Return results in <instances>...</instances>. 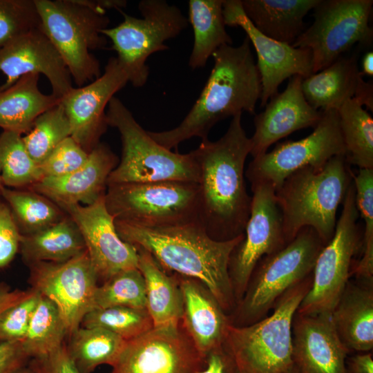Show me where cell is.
Wrapping results in <instances>:
<instances>
[{
	"label": "cell",
	"instance_id": "6da1fadb",
	"mask_svg": "<svg viewBox=\"0 0 373 373\" xmlns=\"http://www.w3.org/2000/svg\"><path fill=\"white\" fill-rule=\"evenodd\" d=\"M242 114L232 117L219 140H202L191 151L200 170L199 222L217 241L244 234L250 216L251 197L244 169L251 143L242 126Z\"/></svg>",
	"mask_w": 373,
	"mask_h": 373
},
{
	"label": "cell",
	"instance_id": "7a4b0ae2",
	"mask_svg": "<svg viewBox=\"0 0 373 373\" xmlns=\"http://www.w3.org/2000/svg\"><path fill=\"white\" fill-rule=\"evenodd\" d=\"M115 226L124 241L149 252L163 269L200 282L224 311L234 306L228 267L231 254L244 234L217 241L199 222L146 227L115 220Z\"/></svg>",
	"mask_w": 373,
	"mask_h": 373
},
{
	"label": "cell",
	"instance_id": "3957f363",
	"mask_svg": "<svg viewBox=\"0 0 373 373\" xmlns=\"http://www.w3.org/2000/svg\"><path fill=\"white\" fill-rule=\"evenodd\" d=\"M247 37L238 46L225 45L212 55L213 67L198 99L176 127L147 131L167 149L194 137L208 138L218 122L247 111L255 114L262 94L261 78Z\"/></svg>",
	"mask_w": 373,
	"mask_h": 373
},
{
	"label": "cell",
	"instance_id": "277c9868",
	"mask_svg": "<svg viewBox=\"0 0 373 373\" xmlns=\"http://www.w3.org/2000/svg\"><path fill=\"white\" fill-rule=\"evenodd\" d=\"M345 155H336L319 167L292 173L275 191L286 244L304 227L312 228L323 242L332 238L336 213L352 182Z\"/></svg>",
	"mask_w": 373,
	"mask_h": 373
},
{
	"label": "cell",
	"instance_id": "5b68a950",
	"mask_svg": "<svg viewBox=\"0 0 373 373\" xmlns=\"http://www.w3.org/2000/svg\"><path fill=\"white\" fill-rule=\"evenodd\" d=\"M312 279V274L287 291L265 318L228 325L222 346L234 373H284L293 366L292 322Z\"/></svg>",
	"mask_w": 373,
	"mask_h": 373
},
{
	"label": "cell",
	"instance_id": "8992f818",
	"mask_svg": "<svg viewBox=\"0 0 373 373\" xmlns=\"http://www.w3.org/2000/svg\"><path fill=\"white\" fill-rule=\"evenodd\" d=\"M107 108L108 126L117 129L122 144L120 162L110 173L107 186L160 181L199 182L200 170L191 151L180 154L159 144L115 96Z\"/></svg>",
	"mask_w": 373,
	"mask_h": 373
},
{
	"label": "cell",
	"instance_id": "52a82bcc",
	"mask_svg": "<svg viewBox=\"0 0 373 373\" xmlns=\"http://www.w3.org/2000/svg\"><path fill=\"white\" fill-rule=\"evenodd\" d=\"M40 29L55 47L77 87L101 75L99 60L91 50L104 48L107 38L101 31L110 20L78 0H35Z\"/></svg>",
	"mask_w": 373,
	"mask_h": 373
},
{
	"label": "cell",
	"instance_id": "ba28073f",
	"mask_svg": "<svg viewBox=\"0 0 373 373\" xmlns=\"http://www.w3.org/2000/svg\"><path fill=\"white\" fill-rule=\"evenodd\" d=\"M324 245L317 233L306 227L282 249L262 258L238 303L235 323L231 324L247 325L268 316L287 291L312 274Z\"/></svg>",
	"mask_w": 373,
	"mask_h": 373
},
{
	"label": "cell",
	"instance_id": "9c48e42d",
	"mask_svg": "<svg viewBox=\"0 0 373 373\" xmlns=\"http://www.w3.org/2000/svg\"><path fill=\"white\" fill-rule=\"evenodd\" d=\"M142 17L119 12L124 20L101 33L112 42L117 59L134 87L146 83L149 68L148 57L169 47L165 41L178 36L189 26L188 19L176 6L165 0H142L138 3Z\"/></svg>",
	"mask_w": 373,
	"mask_h": 373
},
{
	"label": "cell",
	"instance_id": "30bf717a",
	"mask_svg": "<svg viewBox=\"0 0 373 373\" xmlns=\"http://www.w3.org/2000/svg\"><path fill=\"white\" fill-rule=\"evenodd\" d=\"M105 203L115 220L146 227L199 222V185L160 181L108 185Z\"/></svg>",
	"mask_w": 373,
	"mask_h": 373
},
{
	"label": "cell",
	"instance_id": "8fae6325",
	"mask_svg": "<svg viewBox=\"0 0 373 373\" xmlns=\"http://www.w3.org/2000/svg\"><path fill=\"white\" fill-rule=\"evenodd\" d=\"M358 218L352 180L343 200L334 235L317 256L310 288L296 313L316 314L332 313L334 310L349 281L352 258L359 247Z\"/></svg>",
	"mask_w": 373,
	"mask_h": 373
},
{
	"label": "cell",
	"instance_id": "7c38bea8",
	"mask_svg": "<svg viewBox=\"0 0 373 373\" xmlns=\"http://www.w3.org/2000/svg\"><path fill=\"white\" fill-rule=\"evenodd\" d=\"M372 0L319 1L314 8V22L291 45L311 50L313 73L329 66L353 45L372 42Z\"/></svg>",
	"mask_w": 373,
	"mask_h": 373
},
{
	"label": "cell",
	"instance_id": "4fadbf2b",
	"mask_svg": "<svg viewBox=\"0 0 373 373\" xmlns=\"http://www.w3.org/2000/svg\"><path fill=\"white\" fill-rule=\"evenodd\" d=\"M338 111H322L311 134L297 141L276 144L269 153L253 158L245 175L251 185L267 183L275 191L294 171L304 166L319 167L336 155H345Z\"/></svg>",
	"mask_w": 373,
	"mask_h": 373
},
{
	"label": "cell",
	"instance_id": "5bb4252c",
	"mask_svg": "<svg viewBox=\"0 0 373 373\" xmlns=\"http://www.w3.org/2000/svg\"><path fill=\"white\" fill-rule=\"evenodd\" d=\"M28 265L31 289L56 305L69 336L94 309L99 278L86 250L66 262H37Z\"/></svg>",
	"mask_w": 373,
	"mask_h": 373
},
{
	"label": "cell",
	"instance_id": "9a60e30c",
	"mask_svg": "<svg viewBox=\"0 0 373 373\" xmlns=\"http://www.w3.org/2000/svg\"><path fill=\"white\" fill-rule=\"evenodd\" d=\"M253 195L249 218L242 239L232 251L229 262V274L236 301L242 299L251 275L258 262L287 244L282 216L269 184L251 186Z\"/></svg>",
	"mask_w": 373,
	"mask_h": 373
},
{
	"label": "cell",
	"instance_id": "2e32d148",
	"mask_svg": "<svg viewBox=\"0 0 373 373\" xmlns=\"http://www.w3.org/2000/svg\"><path fill=\"white\" fill-rule=\"evenodd\" d=\"M205 359L179 327L153 328L126 341L112 373H195Z\"/></svg>",
	"mask_w": 373,
	"mask_h": 373
},
{
	"label": "cell",
	"instance_id": "e0dca14e",
	"mask_svg": "<svg viewBox=\"0 0 373 373\" xmlns=\"http://www.w3.org/2000/svg\"><path fill=\"white\" fill-rule=\"evenodd\" d=\"M222 11L226 26H240L256 50L261 83L260 106L276 93L282 82L294 75L303 79L313 74L310 50L272 39L258 30L245 14L240 0H223Z\"/></svg>",
	"mask_w": 373,
	"mask_h": 373
},
{
	"label": "cell",
	"instance_id": "ac0fdd59",
	"mask_svg": "<svg viewBox=\"0 0 373 373\" xmlns=\"http://www.w3.org/2000/svg\"><path fill=\"white\" fill-rule=\"evenodd\" d=\"M128 82L126 73L115 57L104 73L88 84L73 87L61 99L70 125V137L88 153L99 143L108 124L106 108L115 94Z\"/></svg>",
	"mask_w": 373,
	"mask_h": 373
},
{
	"label": "cell",
	"instance_id": "d6986e66",
	"mask_svg": "<svg viewBox=\"0 0 373 373\" xmlns=\"http://www.w3.org/2000/svg\"><path fill=\"white\" fill-rule=\"evenodd\" d=\"M62 210L81 231L99 279L105 281L119 271L137 268V249L119 237L115 218L106 208L105 194L91 204L70 205Z\"/></svg>",
	"mask_w": 373,
	"mask_h": 373
},
{
	"label": "cell",
	"instance_id": "ffe728a7",
	"mask_svg": "<svg viewBox=\"0 0 373 373\" xmlns=\"http://www.w3.org/2000/svg\"><path fill=\"white\" fill-rule=\"evenodd\" d=\"M0 71L6 77L0 90L27 74L44 75L50 84L52 94L60 99L73 87L64 61L40 28L31 30L0 48Z\"/></svg>",
	"mask_w": 373,
	"mask_h": 373
},
{
	"label": "cell",
	"instance_id": "44dd1931",
	"mask_svg": "<svg viewBox=\"0 0 373 373\" xmlns=\"http://www.w3.org/2000/svg\"><path fill=\"white\" fill-rule=\"evenodd\" d=\"M291 343L293 365L298 373H346L350 351L336 332L332 313L296 312Z\"/></svg>",
	"mask_w": 373,
	"mask_h": 373
},
{
	"label": "cell",
	"instance_id": "7402d4cb",
	"mask_svg": "<svg viewBox=\"0 0 373 373\" xmlns=\"http://www.w3.org/2000/svg\"><path fill=\"white\" fill-rule=\"evenodd\" d=\"M303 78L294 75L287 86L276 93L265 105L262 113L255 115V131L250 137V153L253 158L267 153L269 147L291 133L308 127L314 128L319 122L322 111L311 106L305 99L301 84Z\"/></svg>",
	"mask_w": 373,
	"mask_h": 373
},
{
	"label": "cell",
	"instance_id": "603a6c76",
	"mask_svg": "<svg viewBox=\"0 0 373 373\" xmlns=\"http://www.w3.org/2000/svg\"><path fill=\"white\" fill-rule=\"evenodd\" d=\"M117 162L111 149L99 142L79 169L64 176L41 178L27 189L46 196L61 209L74 204L89 205L106 193L108 178Z\"/></svg>",
	"mask_w": 373,
	"mask_h": 373
},
{
	"label": "cell",
	"instance_id": "cb8c5ba5",
	"mask_svg": "<svg viewBox=\"0 0 373 373\" xmlns=\"http://www.w3.org/2000/svg\"><path fill=\"white\" fill-rule=\"evenodd\" d=\"M182 320L189 338L204 358L222 347L231 323L212 294L198 280L186 278L180 283Z\"/></svg>",
	"mask_w": 373,
	"mask_h": 373
},
{
	"label": "cell",
	"instance_id": "d4e9b609",
	"mask_svg": "<svg viewBox=\"0 0 373 373\" xmlns=\"http://www.w3.org/2000/svg\"><path fill=\"white\" fill-rule=\"evenodd\" d=\"M332 318L339 338L350 351L372 350L373 282L349 280L332 312Z\"/></svg>",
	"mask_w": 373,
	"mask_h": 373
},
{
	"label": "cell",
	"instance_id": "484cf974",
	"mask_svg": "<svg viewBox=\"0 0 373 373\" xmlns=\"http://www.w3.org/2000/svg\"><path fill=\"white\" fill-rule=\"evenodd\" d=\"M243 11L265 36L292 45L303 32L304 17L320 0H240Z\"/></svg>",
	"mask_w": 373,
	"mask_h": 373
},
{
	"label": "cell",
	"instance_id": "4316f807",
	"mask_svg": "<svg viewBox=\"0 0 373 373\" xmlns=\"http://www.w3.org/2000/svg\"><path fill=\"white\" fill-rule=\"evenodd\" d=\"M39 75L27 74L0 90V127L3 131L27 134L36 119L61 99L39 88Z\"/></svg>",
	"mask_w": 373,
	"mask_h": 373
},
{
	"label": "cell",
	"instance_id": "83f0119b",
	"mask_svg": "<svg viewBox=\"0 0 373 373\" xmlns=\"http://www.w3.org/2000/svg\"><path fill=\"white\" fill-rule=\"evenodd\" d=\"M136 248L139 256L137 268L145 283L146 308L153 328L179 327L183 313L180 285L175 278L165 273L149 252Z\"/></svg>",
	"mask_w": 373,
	"mask_h": 373
},
{
	"label": "cell",
	"instance_id": "f1b7e54d",
	"mask_svg": "<svg viewBox=\"0 0 373 373\" xmlns=\"http://www.w3.org/2000/svg\"><path fill=\"white\" fill-rule=\"evenodd\" d=\"M363 77L356 57L341 56L324 69L303 79L301 88L305 99L314 108L338 110L354 97Z\"/></svg>",
	"mask_w": 373,
	"mask_h": 373
},
{
	"label": "cell",
	"instance_id": "f546056e",
	"mask_svg": "<svg viewBox=\"0 0 373 373\" xmlns=\"http://www.w3.org/2000/svg\"><path fill=\"white\" fill-rule=\"evenodd\" d=\"M86 245L77 225L66 213L54 224L33 234L21 235L19 251L24 262H63L82 254Z\"/></svg>",
	"mask_w": 373,
	"mask_h": 373
},
{
	"label": "cell",
	"instance_id": "4dcf8cb0",
	"mask_svg": "<svg viewBox=\"0 0 373 373\" xmlns=\"http://www.w3.org/2000/svg\"><path fill=\"white\" fill-rule=\"evenodd\" d=\"M188 4V21L194 34L189 66L195 70L205 66L215 51L233 41L225 29L223 0H189Z\"/></svg>",
	"mask_w": 373,
	"mask_h": 373
},
{
	"label": "cell",
	"instance_id": "1f68e13d",
	"mask_svg": "<svg viewBox=\"0 0 373 373\" xmlns=\"http://www.w3.org/2000/svg\"><path fill=\"white\" fill-rule=\"evenodd\" d=\"M69 336L66 350L80 373H91L104 364L112 367L126 344L122 337L101 327H79Z\"/></svg>",
	"mask_w": 373,
	"mask_h": 373
},
{
	"label": "cell",
	"instance_id": "d6a6232c",
	"mask_svg": "<svg viewBox=\"0 0 373 373\" xmlns=\"http://www.w3.org/2000/svg\"><path fill=\"white\" fill-rule=\"evenodd\" d=\"M0 196L10 208L21 235L39 232L66 215L52 200L30 189H12L3 186Z\"/></svg>",
	"mask_w": 373,
	"mask_h": 373
},
{
	"label": "cell",
	"instance_id": "836d02e7",
	"mask_svg": "<svg viewBox=\"0 0 373 373\" xmlns=\"http://www.w3.org/2000/svg\"><path fill=\"white\" fill-rule=\"evenodd\" d=\"M337 111L347 164L359 169H373L372 116L354 97Z\"/></svg>",
	"mask_w": 373,
	"mask_h": 373
},
{
	"label": "cell",
	"instance_id": "e575fe53",
	"mask_svg": "<svg viewBox=\"0 0 373 373\" xmlns=\"http://www.w3.org/2000/svg\"><path fill=\"white\" fill-rule=\"evenodd\" d=\"M68 332L56 305L41 295L22 347L30 359L45 358L60 348Z\"/></svg>",
	"mask_w": 373,
	"mask_h": 373
},
{
	"label": "cell",
	"instance_id": "d590c367",
	"mask_svg": "<svg viewBox=\"0 0 373 373\" xmlns=\"http://www.w3.org/2000/svg\"><path fill=\"white\" fill-rule=\"evenodd\" d=\"M0 169L4 186L27 189L41 179L39 166L28 153L20 133H0Z\"/></svg>",
	"mask_w": 373,
	"mask_h": 373
},
{
	"label": "cell",
	"instance_id": "8d00e7d4",
	"mask_svg": "<svg viewBox=\"0 0 373 373\" xmlns=\"http://www.w3.org/2000/svg\"><path fill=\"white\" fill-rule=\"evenodd\" d=\"M70 136V122L60 102L36 119L32 129L23 136V141L32 159L39 164Z\"/></svg>",
	"mask_w": 373,
	"mask_h": 373
},
{
	"label": "cell",
	"instance_id": "74e56055",
	"mask_svg": "<svg viewBox=\"0 0 373 373\" xmlns=\"http://www.w3.org/2000/svg\"><path fill=\"white\" fill-rule=\"evenodd\" d=\"M117 306L146 309L145 283L138 268L119 271L97 287L94 309Z\"/></svg>",
	"mask_w": 373,
	"mask_h": 373
},
{
	"label": "cell",
	"instance_id": "f35d334b",
	"mask_svg": "<svg viewBox=\"0 0 373 373\" xmlns=\"http://www.w3.org/2000/svg\"><path fill=\"white\" fill-rule=\"evenodd\" d=\"M355 202L365 224L363 253L351 275L356 279L373 282V169H359L352 175Z\"/></svg>",
	"mask_w": 373,
	"mask_h": 373
},
{
	"label": "cell",
	"instance_id": "ab89813d",
	"mask_svg": "<svg viewBox=\"0 0 373 373\" xmlns=\"http://www.w3.org/2000/svg\"><path fill=\"white\" fill-rule=\"evenodd\" d=\"M84 327H101L128 341L153 328L152 320L146 309L127 307H111L94 309L82 320Z\"/></svg>",
	"mask_w": 373,
	"mask_h": 373
},
{
	"label": "cell",
	"instance_id": "60d3db41",
	"mask_svg": "<svg viewBox=\"0 0 373 373\" xmlns=\"http://www.w3.org/2000/svg\"><path fill=\"white\" fill-rule=\"evenodd\" d=\"M40 26L35 0H0V48Z\"/></svg>",
	"mask_w": 373,
	"mask_h": 373
},
{
	"label": "cell",
	"instance_id": "b9f144b4",
	"mask_svg": "<svg viewBox=\"0 0 373 373\" xmlns=\"http://www.w3.org/2000/svg\"><path fill=\"white\" fill-rule=\"evenodd\" d=\"M88 157V153L70 136L39 164L41 178L68 175L82 167Z\"/></svg>",
	"mask_w": 373,
	"mask_h": 373
},
{
	"label": "cell",
	"instance_id": "7bdbcfd3",
	"mask_svg": "<svg viewBox=\"0 0 373 373\" xmlns=\"http://www.w3.org/2000/svg\"><path fill=\"white\" fill-rule=\"evenodd\" d=\"M40 297L32 289L27 297L0 314V343L23 339Z\"/></svg>",
	"mask_w": 373,
	"mask_h": 373
},
{
	"label": "cell",
	"instance_id": "ee69618b",
	"mask_svg": "<svg viewBox=\"0 0 373 373\" xmlns=\"http://www.w3.org/2000/svg\"><path fill=\"white\" fill-rule=\"evenodd\" d=\"M21 236L10 208L0 198V268L8 266L19 251Z\"/></svg>",
	"mask_w": 373,
	"mask_h": 373
},
{
	"label": "cell",
	"instance_id": "f6af8a7d",
	"mask_svg": "<svg viewBox=\"0 0 373 373\" xmlns=\"http://www.w3.org/2000/svg\"><path fill=\"white\" fill-rule=\"evenodd\" d=\"M39 373H80L71 361L64 343L50 355L40 359H31Z\"/></svg>",
	"mask_w": 373,
	"mask_h": 373
},
{
	"label": "cell",
	"instance_id": "bcb514c9",
	"mask_svg": "<svg viewBox=\"0 0 373 373\" xmlns=\"http://www.w3.org/2000/svg\"><path fill=\"white\" fill-rule=\"evenodd\" d=\"M30 359L23 350L21 341L0 343V373H11L26 365Z\"/></svg>",
	"mask_w": 373,
	"mask_h": 373
},
{
	"label": "cell",
	"instance_id": "7dc6e473",
	"mask_svg": "<svg viewBox=\"0 0 373 373\" xmlns=\"http://www.w3.org/2000/svg\"><path fill=\"white\" fill-rule=\"evenodd\" d=\"M195 373H234L231 361L222 346L211 351L206 356L202 368Z\"/></svg>",
	"mask_w": 373,
	"mask_h": 373
},
{
	"label": "cell",
	"instance_id": "c3c4849f",
	"mask_svg": "<svg viewBox=\"0 0 373 373\" xmlns=\"http://www.w3.org/2000/svg\"><path fill=\"white\" fill-rule=\"evenodd\" d=\"M346 373H373V359L370 352H362L347 358Z\"/></svg>",
	"mask_w": 373,
	"mask_h": 373
},
{
	"label": "cell",
	"instance_id": "681fc988",
	"mask_svg": "<svg viewBox=\"0 0 373 373\" xmlns=\"http://www.w3.org/2000/svg\"><path fill=\"white\" fill-rule=\"evenodd\" d=\"M32 291L28 290L11 289L6 283H0V314L13 305L27 297Z\"/></svg>",
	"mask_w": 373,
	"mask_h": 373
},
{
	"label": "cell",
	"instance_id": "f907efd6",
	"mask_svg": "<svg viewBox=\"0 0 373 373\" xmlns=\"http://www.w3.org/2000/svg\"><path fill=\"white\" fill-rule=\"evenodd\" d=\"M81 3L90 8L92 10L106 15L107 10L115 9L120 12L126 8L127 1L125 0H78Z\"/></svg>",
	"mask_w": 373,
	"mask_h": 373
},
{
	"label": "cell",
	"instance_id": "816d5d0a",
	"mask_svg": "<svg viewBox=\"0 0 373 373\" xmlns=\"http://www.w3.org/2000/svg\"><path fill=\"white\" fill-rule=\"evenodd\" d=\"M372 84L366 82L363 77L359 81L354 98L363 106L373 111Z\"/></svg>",
	"mask_w": 373,
	"mask_h": 373
},
{
	"label": "cell",
	"instance_id": "f5cc1de1",
	"mask_svg": "<svg viewBox=\"0 0 373 373\" xmlns=\"http://www.w3.org/2000/svg\"><path fill=\"white\" fill-rule=\"evenodd\" d=\"M361 74L364 75H373V52L370 51L365 53L362 59Z\"/></svg>",
	"mask_w": 373,
	"mask_h": 373
},
{
	"label": "cell",
	"instance_id": "db71d44e",
	"mask_svg": "<svg viewBox=\"0 0 373 373\" xmlns=\"http://www.w3.org/2000/svg\"><path fill=\"white\" fill-rule=\"evenodd\" d=\"M11 373H39L35 365L29 361V362Z\"/></svg>",
	"mask_w": 373,
	"mask_h": 373
},
{
	"label": "cell",
	"instance_id": "11a10c76",
	"mask_svg": "<svg viewBox=\"0 0 373 373\" xmlns=\"http://www.w3.org/2000/svg\"><path fill=\"white\" fill-rule=\"evenodd\" d=\"M284 373H298L296 368L293 365L291 368H289L288 370L285 372Z\"/></svg>",
	"mask_w": 373,
	"mask_h": 373
},
{
	"label": "cell",
	"instance_id": "9f6ffc18",
	"mask_svg": "<svg viewBox=\"0 0 373 373\" xmlns=\"http://www.w3.org/2000/svg\"><path fill=\"white\" fill-rule=\"evenodd\" d=\"M3 182H2V180H1V169H0V193H1V189L3 188Z\"/></svg>",
	"mask_w": 373,
	"mask_h": 373
}]
</instances>
